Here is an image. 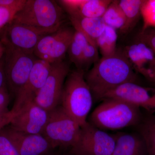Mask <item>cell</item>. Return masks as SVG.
<instances>
[{"mask_svg": "<svg viewBox=\"0 0 155 155\" xmlns=\"http://www.w3.org/2000/svg\"><path fill=\"white\" fill-rule=\"evenodd\" d=\"M48 116L49 112L33 100L25 104L16 113L9 125L14 130L21 132L42 134Z\"/></svg>", "mask_w": 155, "mask_h": 155, "instance_id": "cell-10", "label": "cell"}, {"mask_svg": "<svg viewBox=\"0 0 155 155\" xmlns=\"http://www.w3.org/2000/svg\"><path fill=\"white\" fill-rule=\"evenodd\" d=\"M5 69L3 68L2 64H0V88L5 84Z\"/></svg>", "mask_w": 155, "mask_h": 155, "instance_id": "cell-32", "label": "cell"}, {"mask_svg": "<svg viewBox=\"0 0 155 155\" xmlns=\"http://www.w3.org/2000/svg\"><path fill=\"white\" fill-rule=\"evenodd\" d=\"M107 98L123 100L140 108H143L150 114L155 113V87L129 82L109 91L101 101Z\"/></svg>", "mask_w": 155, "mask_h": 155, "instance_id": "cell-11", "label": "cell"}, {"mask_svg": "<svg viewBox=\"0 0 155 155\" xmlns=\"http://www.w3.org/2000/svg\"><path fill=\"white\" fill-rule=\"evenodd\" d=\"M9 103L10 97L5 84L0 88V108L8 111V106Z\"/></svg>", "mask_w": 155, "mask_h": 155, "instance_id": "cell-30", "label": "cell"}, {"mask_svg": "<svg viewBox=\"0 0 155 155\" xmlns=\"http://www.w3.org/2000/svg\"><path fill=\"white\" fill-rule=\"evenodd\" d=\"M88 42L90 41L83 33L75 30L67 53L70 61L77 69L79 68L84 50Z\"/></svg>", "mask_w": 155, "mask_h": 155, "instance_id": "cell-21", "label": "cell"}, {"mask_svg": "<svg viewBox=\"0 0 155 155\" xmlns=\"http://www.w3.org/2000/svg\"><path fill=\"white\" fill-rule=\"evenodd\" d=\"M5 29L1 41L3 44L27 54H34L40 40L46 35L28 26L12 22Z\"/></svg>", "mask_w": 155, "mask_h": 155, "instance_id": "cell-13", "label": "cell"}, {"mask_svg": "<svg viewBox=\"0 0 155 155\" xmlns=\"http://www.w3.org/2000/svg\"><path fill=\"white\" fill-rule=\"evenodd\" d=\"M115 145L114 134H109L88 122L81 127L80 137L71 148L72 155H112Z\"/></svg>", "mask_w": 155, "mask_h": 155, "instance_id": "cell-6", "label": "cell"}, {"mask_svg": "<svg viewBox=\"0 0 155 155\" xmlns=\"http://www.w3.org/2000/svg\"><path fill=\"white\" fill-rule=\"evenodd\" d=\"M0 155H20L3 129L0 131Z\"/></svg>", "mask_w": 155, "mask_h": 155, "instance_id": "cell-26", "label": "cell"}, {"mask_svg": "<svg viewBox=\"0 0 155 155\" xmlns=\"http://www.w3.org/2000/svg\"><path fill=\"white\" fill-rule=\"evenodd\" d=\"M147 79L155 85V62L151 69L149 75Z\"/></svg>", "mask_w": 155, "mask_h": 155, "instance_id": "cell-33", "label": "cell"}, {"mask_svg": "<svg viewBox=\"0 0 155 155\" xmlns=\"http://www.w3.org/2000/svg\"><path fill=\"white\" fill-rule=\"evenodd\" d=\"M51 67V64L48 62L37 59L27 81L16 95V100L11 110L16 114L25 104L34 100L37 94L48 77Z\"/></svg>", "mask_w": 155, "mask_h": 155, "instance_id": "cell-12", "label": "cell"}, {"mask_svg": "<svg viewBox=\"0 0 155 155\" xmlns=\"http://www.w3.org/2000/svg\"><path fill=\"white\" fill-rule=\"evenodd\" d=\"M102 17L106 25L116 30H120L125 25V15L119 1H112Z\"/></svg>", "mask_w": 155, "mask_h": 155, "instance_id": "cell-22", "label": "cell"}, {"mask_svg": "<svg viewBox=\"0 0 155 155\" xmlns=\"http://www.w3.org/2000/svg\"><path fill=\"white\" fill-rule=\"evenodd\" d=\"M81 127L61 105L49 112L48 119L42 135L52 148L74 146L80 137Z\"/></svg>", "mask_w": 155, "mask_h": 155, "instance_id": "cell-5", "label": "cell"}, {"mask_svg": "<svg viewBox=\"0 0 155 155\" xmlns=\"http://www.w3.org/2000/svg\"><path fill=\"white\" fill-rule=\"evenodd\" d=\"M5 52V48L1 41H0V59H1Z\"/></svg>", "mask_w": 155, "mask_h": 155, "instance_id": "cell-34", "label": "cell"}, {"mask_svg": "<svg viewBox=\"0 0 155 155\" xmlns=\"http://www.w3.org/2000/svg\"><path fill=\"white\" fill-rule=\"evenodd\" d=\"M141 15L143 22L141 30L155 28V0H143Z\"/></svg>", "mask_w": 155, "mask_h": 155, "instance_id": "cell-24", "label": "cell"}, {"mask_svg": "<svg viewBox=\"0 0 155 155\" xmlns=\"http://www.w3.org/2000/svg\"><path fill=\"white\" fill-rule=\"evenodd\" d=\"M10 110H3V109L0 108V116H4L5 114H7L8 113Z\"/></svg>", "mask_w": 155, "mask_h": 155, "instance_id": "cell-35", "label": "cell"}, {"mask_svg": "<svg viewBox=\"0 0 155 155\" xmlns=\"http://www.w3.org/2000/svg\"><path fill=\"white\" fill-rule=\"evenodd\" d=\"M69 18L75 30L81 31L90 42L97 45V40L101 35L106 27L102 17Z\"/></svg>", "mask_w": 155, "mask_h": 155, "instance_id": "cell-18", "label": "cell"}, {"mask_svg": "<svg viewBox=\"0 0 155 155\" xmlns=\"http://www.w3.org/2000/svg\"><path fill=\"white\" fill-rule=\"evenodd\" d=\"M143 0H121L119 5L125 14V25L120 30L122 34H127L133 30L141 15V8Z\"/></svg>", "mask_w": 155, "mask_h": 155, "instance_id": "cell-19", "label": "cell"}, {"mask_svg": "<svg viewBox=\"0 0 155 155\" xmlns=\"http://www.w3.org/2000/svg\"><path fill=\"white\" fill-rule=\"evenodd\" d=\"M20 155H43L52 148L42 134H30L14 130L11 127L3 129Z\"/></svg>", "mask_w": 155, "mask_h": 155, "instance_id": "cell-14", "label": "cell"}, {"mask_svg": "<svg viewBox=\"0 0 155 155\" xmlns=\"http://www.w3.org/2000/svg\"><path fill=\"white\" fill-rule=\"evenodd\" d=\"M136 40L144 43L155 53V28L141 30L136 37Z\"/></svg>", "mask_w": 155, "mask_h": 155, "instance_id": "cell-27", "label": "cell"}, {"mask_svg": "<svg viewBox=\"0 0 155 155\" xmlns=\"http://www.w3.org/2000/svg\"><path fill=\"white\" fill-rule=\"evenodd\" d=\"M123 53L136 72L147 78L155 62V53L147 45L139 41L127 46Z\"/></svg>", "mask_w": 155, "mask_h": 155, "instance_id": "cell-16", "label": "cell"}, {"mask_svg": "<svg viewBox=\"0 0 155 155\" xmlns=\"http://www.w3.org/2000/svg\"><path fill=\"white\" fill-rule=\"evenodd\" d=\"M69 18L102 17L111 0H61L57 1Z\"/></svg>", "mask_w": 155, "mask_h": 155, "instance_id": "cell-15", "label": "cell"}, {"mask_svg": "<svg viewBox=\"0 0 155 155\" xmlns=\"http://www.w3.org/2000/svg\"><path fill=\"white\" fill-rule=\"evenodd\" d=\"M114 136L115 145L112 155H148L145 143L139 133L119 132Z\"/></svg>", "mask_w": 155, "mask_h": 155, "instance_id": "cell-17", "label": "cell"}, {"mask_svg": "<svg viewBox=\"0 0 155 155\" xmlns=\"http://www.w3.org/2000/svg\"><path fill=\"white\" fill-rule=\"evenodd\" d=\"M64 12L56 1L27 0L11 22L28 26L46 35L55 32L63 25Z\"/></svg>", "mask_w": 155, "mask_h": 155, "instance_id": "cell-3", "label": "cell"}, {"mask_svg": "<svg viewBox=\"0 0 155 155\" xmlns=\"http://www.w3.org/2000/svg\"><path fill=\"white\" fill-rule=\"evenodd\" d=\"M27 0H0V7L19 12L23 8Z\"/></svg>", "mask_w": 155, "mask_h": 155, "instance_id": "cell-29", "label": "cell"}, {"mask_svg": "<svg viewBox=\"0 0 155 155\" xmlns=\"http://www.w3.org/2000/svg\"><path fill=\"white\" fill-rule=\"evenodd\" d=\"M138 126L139 133L145 143L148 155H155V116L143 119Z\"/></svg>", "mask_w": 155, "mask_h": 155, "instance_id": "cell-23", "label": "cell"}, {"mask_svg": "<svg viewBox=\"0 0 155 155\" xmlns=\"http://www.w3.org/2000/svg\"><path fill=\"white\" fill-rule=\"evenodd\" d=\"M91 114L89 122L103 130H118L138 126L142 121L140 108L123 101L107 98L102 100Z\"/></svg>", "mask_w": 155, "mask_h": 155, "instance_id": "cell-2", "label": "cell"}, {"mask_svg": "<svg viewBox=\"0 0 155 155\" xmlns=\"http://www.w3.org/2000/svg\"><path fill=\"white\" fill-rule=\"evenodd\" d=\"M98 48L96 45L88 42L84 50L79 68L85 71L93 64L99 60Z\"/></svg>", "mask_w": 155, "mask_h": 155, "instance_id": "cell-25", "label": "cell"}, {"mask_svg": "<svg viewBox=\"0 0 155 155\" xmlns=\"http://www.w3.org/2000/svg\"><path fill=\"white\" fill-rule=\"evenodd\" d=\"M75 31L74 28L63 25L55 32L42 37L37 45L34 54L51 64L63 61Z\"/></svg>", "mask_w": 155, "mask_h": 155, "instance_id": "cell-9", "label": "cell"}, {"mask_svg": "<svg viewBox=\"0 0 155 155\" xmlns=\"http://www.w3.org/2000/svg\"><path fill=\"white\" fill-rule=\"evenodd\" d=\"M118 35L116 30L106 25L104 32L96 41L97 46L102 57L114 55L117 51L116 48Z\"/></svg>", "mask_w": 155, "mask_h": 155, "instance_id": "cell-20", "label": "cell"}, {"mask_svg": "<svg viewBox=\"0 0 155 155\" xmlns=\"http://www.w3.org/2000/svg\"></svg>", "mask_w": 155, "mask_h": 155, "instance_id": "cell-36", "label": "cell"}, {"mask_svg": "<svg viewBox=\"0 0 155 155\" xmlns=\"http://www.w3.org/2000/svg\"><path fill=\"white\" fill-rule=\"evenodd\" d=\"M96 101H101L109 91L124 84L138 83V76L123 51L102 57L84 75Z\"/></svg>", "mask_w": 155, "mask_h": 155, "instance_id": "cell-1", "label": "cell"}, {"mask_svg": "<svg viewBox=\"0 0 155 155\" xmlns=\"http://www.w3.org/2000/svg\"><path fill=\"white\" fill-rule=\"evenodd\" d=\"M51 65L48 77L34 99L38 105L48 112L61 104L64 83L70 72L69 64L64 60Z\"/></svg>", "mask_w": 155, "mask_h": 155, "instance_id": "cell-8", "label": "cell"}, {"mask_svg": "<svg viewBox=\"0 0 155 155\" xmlns=\"http://www.w3.org/2000/svg\"><path fill=\"white\" fill-rule=\"evenodd\" d=\"M17 12L15 10L0 7V29L9 24Z\"/></svg>", "mask_w": 155, "mask_h": 155, "instance_id": "cell-28", "label": "cell"}, {"mask_svg": "<svg viewBox=\"0 0 155 155\" xmlns=\"http://www.w3.org/2000/svg\"><path fill=\"white\" fill-rule=\"evenodd\" d=\"M84 75L81 69L69 72L64 83L60 105L81 127L87 122L94 99Z\"/></svg>", "mask_w": 155, "mask_h": 155, "instance_id": "cell-4", "label": "cell"}, {"mask_svg": "<svg viewBox=\"0 0 155 155\" xmlns=\"http://www.w3.org/2000/svg\"><path fill=\"white\" fill-rule=\"evenodd\" d=\"M15 115L16 114L11 110L4 116H0V131L7 125H10Z\"/></svg>", "mask_w": 155, "mask_h": 155, "instance_id": "cell-31", "label": "cell"}, {"mask_svg": "<svg viewBox=\"0 0 155 155\" xmlns=\"http://www.w3.org/2000/svg\"><path fill=\"white\" fill-rule=\"evenodd\" d=\"M4 45L6 54L5 75L10 89L16 95L27 81L37 59L34 54Z\"/></svg>", "mask_w": 155, "mask_h": 155, "instance_id": "cell-7", "label": "cell"}]
</instances>
